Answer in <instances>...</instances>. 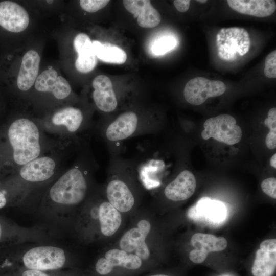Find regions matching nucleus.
Here are the masks:
<instances>
[{
    "label": "nucleus",
    "mask_w": 276,
    "mask_h": 276,
    "mask_svg": "<svg viewBox=\"0 0 276 276\" xmlns=\"http://www.w3.org/2000/svg\"><path fill=\"white\" fill-rule=\"evenodd\" d=\"M107 179L103 190L107 200L122 214L132 216L137 211L144 189L132 160L110 153Z\"/></svg>",
    "instance_id": "obj_1"
},
{
    "label": "nucleus",
    "mask_w": 276,
    "mask_h": 276,
    "mask_svg": "<svg viewBox=\"0 0 276 276\" xmlns=\"http://www.w3.org/2000/svg\"><path fill=\"white\" fill-rule=\"evenodd\" d=\"M157 125L151 117L140 116L135 111L129 110L109 120L103 126L102 133L110 153L120 154L121 145L124 141L151 134Z\"/></svg>",
    "instance_id": "obj_2"
},
{
    "label": "nucleus",
    "mask_w": 276,
    "mask_h": 276,
    "mask_svg": "<svg viewBox=\"0 0 276 276\" xmlns=\"http://www.w3.org/2000/svg\"><path fill=\"white\" fill-rule=\"evenodd\" d=\"M128 228L124 229L113 246L140 257L152 270L156 262L151 244L153 223L151 215L136 212Z\"/></svg>",
    "instance_id": "obj_3"
},
{
    "label": "nucleus",
    "mask_w": 276,
    "mask_h": 276,
    "mask_svg": "<svg viewBox=\"0 0 276 276\" xmlns=\"http://www.w3.org/2000/svg\"><path fill=\"white\" fill-rule=\"evenodd\" d=\"M8 135L16 164L24 165L40 154L39 130L32 121L26 118L14 121L9 128Z\"/></svg>",
    "instance_id": "obj_4"
},
{
    "label": "nucleus",
    "mask_w": 276,
    "mask_h": 276,
    "mask_svg": "<svg viewBox=\"0 0 276 276\" xmlns=\"http://www.w3.org/2000/svg\"><path fill=\"white\" fill-rule=\"evenodd\" d=\"M95 271L98 276H137L151 269L137 256L113 246L98 258Z\"/></svg>",
    "instance_id": "obj_5"
},
{
    "label": "nucleus",
    "mask_w": 276,
    "mask_h": 276,
    "mask_svg": "<svg viewBox=\"0 0 276 276\" xmlns=\"http://www.w3.org/2000/svg\"><path fill=\"white\" fill-rule=\"evenodd\" d=\"M88 183L81 169L73 168L64 173L51 187L50 196L57 203L75 205L85 199Z\"/></svg>",
    "instance_id": "obj_6"
},
{
    "label": "nucleus",
    "mask_w": 276,
    "mask_h": 276,
    "mask_svg": "<svg viewBox=\"0 0 276 276\" xmlns=\"http://www.w3.org/2000/svg\"><path fill=\"white\" fill-rule=\"evenodd\" d=\"M216 44L218 57L233 62L249 52L251 41L246 30L234 27L221 29L216 35Z\"/></svg>",
    "instance_id": "obj_7"
},
{
    "label": "nucleus",
    "mask_w": 276,
    "mask_h": 276,
    "mask_svg": "<svg viewBox=\"0 0 276 276\" xmlns=\"http://www.w3.org/2000/svg\"><path fill=\"white\" fill-rule=\"evenodd\" d=\"M201 133L203 139L211 137L227 145L238 143L242 138L241 127L236 124L235 118L229 114H220L207 119Z\"/></svg>",
    "instance_id": "obj_8"
},
{
    "label": "nucleus",
    "mask_w": 276,
    "mask_h": 276,
    "mask_svg": "<svg viewBox=\"0 0 276 276\" xmlns=\"http://www.w3.org/2000/svg\"><path fill=\"white\" fill-rule=\"evenodd\" d=\"M22 260L27 268L41 271L61 268L65 264L66 258L61 248L42 246L29 250L24 255Z\"/></svg>",
    "instance_id": "obj_9"
},
{
    "label": "nucleus",
    "mask_w": 276,
    "mask_h": 276,
    "mask_svg": "<svg viewBox=\"0 0 276 276\" xmlns=\"http://www.w3.org/2000/svg\"><path fill=\"white\" fill-rule=\"evenodd\" d=\"M225 90L226 85L221 81L197 77L187 83L183 89V96L189 103L199 105L210 98L222 95Z\"/></svg>",
    "instance_id": "obj_10"
},
{
    "label": "nucleus",
    "mask_w": 276,
    "mask_h": 276,
    "mask_svg": "<svg viewBox=\"0 0 276 276\" xmlns=\"http://www.w3.org/2000/svg\"><path fill=\"white\" fill-rule=\"evenodd\" d=\"M190 241L194 249L190 252L189 258L196 264L204 262L210 252L223 250L227 246L225 238L202 233L194 234Z\"/></svg>",
    "instance_id": "obj_11"
},
{
    "label": "nucleus",
    "mask_w": 276,
    "mask_h": 276,
    "mask_svg": "<svg viewBox=\"0 0 276 276\" xmlns=\"http://www.w3.org/2000/svg\"><path fill=\"white\" fill-rule=\"evenodd\" d=\"M30 22L27 10L18 3L0 2V26L8 31L19 33L25 30Z\"/></svg>",
    "instance_id": "obj_12"
},
{
    "label": "nucleus",
    "mask_w": 276,
    "mask_h": 276,
    "mask_svg": "<svg viewBox=\"0 0 276 276\" xmlns=\"http://www.w3.org/2000/svg\"><path fill=\"white\" fill-rule=\"evenodd\" d=\"M226 214V207L222 202L208 197L200 198L188 212L191 219L215 223L224 221Z\"/></svg>",
    "instance_id": "obj_13"
},
{
    "label": "nucleus",
    "mask_w": 276,
    "mask_h": 276,
    "mask_svg": "<svg viewBox=\"0 0 276 276\" xmlns=\"http://www.w3.org/2000/svg\"><path fill=\"white\" fill-rule=\"evenodd\" d=\"M196 187V181L194 174L189 170H184L166 186L163 194L167 200L180 202L191 197Z\"/></svg>",
    "instance_id": "obj_14"
},
{
    "label": "nucleus",
    "mask_w": 276,
    "mask_h": 276,
    "mask_svg": "<svg viewBox=\"0 0 276 276\" xmlns=\"http://www.w3.org/2000/svg\"><path fill=\"white\" fill-rule=\"evenodd\" d=\"M93 98L97 107L105 113L113 112L118 102L110 79L106 76H97L93 80Z\"/></svg>",
    "instance_id": "obj_15"
},
{
    "label": "nucleus",
    "mask_w": 276,
    "mask_h": 276,
    "mask_svg": "<svg viewBox=\"0 0 276 276\" xmlns=\"http://www.w3.org/2000/svg\"><path fill=\"white\" fill-rule=\"evenodd\" d=\"M34 86L37 91L51 93L59 100L67 98L72 91L67 80L52 68L45 70L38 75Z\"/></svg>",
    "instance_id": "obj_16"
},
{
    "label": "nucleus",
    "mask_w": 276,
    "mask_h": 276,
    "mask_svg": "<svg viewBox=\"0 0 276 276\" xmlns=\"http://www.w3.org/2000/svg\"><path fill=\"white\" fill-rule=\"evenodd\" d=\"M125 8L137 17L138 25L143 28H151L156 27L161 21L158 11L155 9L149 0H124Z\"/></svg>",
    "instance_id": "obj_17"
},
{
    "label": "nucleus",
    "mask_w": 276,
    "mask_h": 276,
    "mask_svg": "<svg viewBox=\"0 0 276 276\" xmlns=\"http://www.w3.org/2000/svg\"><path fill=\"white\" fill-rule=\"evenodd\" d=\"M40 58L37 52L30 50L24 55L17 78V86L27 91L35 84L38 76Z\"/></svg>",
    "instance_id": "obj_18"
},
{
    "label": "nucleus",
    "mask_w": 276,
    "mask_h": 276,
    "mask_svg": "<svg viewBox=\"0 0 276 276\" xmlns=\"http://www.w3.org/2000/svg\"><path fill=\"white\" fill-rule=\"evenodd\" d=\"M73 45L77 54L75 63L76 70L82 73L91 71L97 64V57L89 36L85 33L77 34L74 39Z\"/></svg>",
    "instance_id": "obj_19"
},
{
    "label": "nucleus",
    "mask_w": 276,
    "mask_h": 276,
    "mask_svg": "<svg viewBox=\"0 0 276 276\" xmlns=\"http://www.w3.org/2000/svg\"><path fill=\"white\" fill-rule=\"evenodd\" d=\"M55 166L54 160L51 157L44 156L36 158L21 167L20 175L23 179L28 181H43L54 174Z\"/></svg>",
    "instance_id": "obj_20"
},
{
    "label": "nucleus",
    "mask_w": 276,
    "mask_h": 276,
    "mask_svg": "<svg viewBox=\"0 0 276 276\" xmlns=\"http://www.w3.org/2000/svg\"><path fill=\"white\" fill-rule=\"evenodd\" d=\"M227 2L235 11L258 17L269 16L276 9V3L273 0H228Z\"/></svg>",
    "instance_id": "obj_21"
},
{
    "label": "nucleus",
    "mask_w": 276,
    "mask_h": 276,
    "mask_svg": "<svg viewBox=\"0 0 276 276\" xmlns=\"http://www.w3.org/2000/svg\"><path fill=\"white\" fill-rule=\"evenodd\" d=\"M276 269V250L258 249L255 255L251 273L254 276H272Z\"/></svg>",
    "instance_id": "obj_22"
},
{
    "label": "nucleus",
    "mask_w": 276,
    "mask_h": 276,
    "mask_svg": "<svg viewBox=\"0 0 276 276\" xmlns=\"http://www.w3.org/2000/svg\"><path fill=\"white\" fill-rule=\"evenodd\" d=\"M84 116L80 109L73 107L62 108L53 115L52 121L55 125H63L68 131L75 132L81 126Z\"/></svg>",
    "instance_id": "obj_23"
},
{
    "label": "nucleus",
    "mask_w": 276,
    "mask_h": 276,
    "mask_svg": "<svg viewBox=\"0 0 276 276\" xmlns=\"http://www.w3.org/2000/svg\"><path fill=\"white\" fill-rule=\"evenodd\" d=\"M92 44L96 57L102 61L115 64H123L126 61L127 55L119 47L98 40L92 41Z\"/></svg>",
    "instance_id": "obj_24"
},
{
    "label": "nucleus",
    "mask_w": 276,
    "mask_h": 276,
    "mask_svg": "<svg viewBox=\"0 0 276 276\" xmlns=\"http://www.w3.org/2000/svg\"><path fill=\"white\" fill-rule=\"evenodd\" d=\"M176 39L171 36H164L156 40L152 44L151 51L155 55H162L173 49Z\"/></svg>",
    "instance_id": "obj_25"
},
{
    "label": "nucleus",
    "mask_w": 276,
    "mask_h": 276,
    "mask_svg": "<svg viewBox=\"0 0 276 276\" xmlns=\"http://www.w3.org/2000/svg\"><path fill=\"white\" fill-rule=\"evenodd\" d=\"M109 2L108 0H81L79 3L84 11L94 13L105 7Z\"/></svg>",
    "instance_id": "obj_26"
},
{
    "label": "nucleus",
    "mask_w": 276,
    "mask_h": 276,
    "mask_svg": "<svg viewBox=\"0 0 276 276\" xmlns=\"http://www.w3.org/2000/svg\"><path fill=\"white\" fill-rule=\"evenodd\" d=\"M264 72L269 78H276V51L270 52L266 57Z\"/></svg>",
    "instance_id": "obj_27"
},
{
    "label": "nucleus",
    "mask_w": 276,
    "mask_h": 276,
    "mask_svg": "<svg viewBox=\"0 0 276 276\" xmlns=\"http://www.w3.org/2000/svg\"><path fill=\"white\" fill-rule=\"evenodd\" d=\"M263 192L272 198H276V179L270 177L265 179L261 183Z\"/></svg>",
    "instance_id": "obj_28"
},
{
    "label": "nucleus",
    "mask_w": 276,
    "mask_h": 276,
    "mask_svg": "<svg viewBox=\"0 0 276 276\" xmlns=\"http://www.w3.org/2000/svg\"><path fill=\"white\" fill-rule=\"evenodd\" d=\"M264 123L269 130H276V108L275 107L269 109Z\"/></svg>",
    "instance_id": "obj_29"
},
{
    "label": "nucleus",
    "mask_w": 276,
    "mask_h": 276,
    "mask_svg": "<svg viewBox=\"0 0 276 276\" xmlns=\"http://www.w3.org/2000/svg\"><path fill=\"white\" fill-rule=\"evenodd\" d=\"M265 144L269 149H275L276 148V130H269L265 139Z\"/></svg>",
    "instance_id": "obj_30"
},
{
    "label": "nucleus",
    "mask_w": 276,
    "mask_h": 276,
    "mask_svg": "<svg viewBox=\"0 0 276 276\" xmlns=\"http://www.w3.org/2000/svg\"><path fill=\"white\" fill-rule=\"evenodd\" d=\"M175 8L180 12H185L189 8L190 1L175 0L173 2Z\"/></svg>",
    "instance_id": "obj_31"
},
{
    "label": "nucleus",
    "mask_w": 276,
    "mask_h": 276,
    "mask_svg": "<svg viewBox=\"0 0 276 276\" xmlns=\"http://www.w3.org/2000/svg\"><path fill=\"white\" fill-rule=\"evenodd\" d=\"M260 248L267 250H276V239H267L262 242L260 245Z\"/></svg>",
    "instance_id": "obj_32"
},
{
    "label": "nucleus",
    "mask_w": 276,
    "mask_h": 276,
    "mask_svg": "<svg viewBox=\"0 0 276 276\" xmlns=\"http://www.w3.org/2000/svg\"><path fill=\"white\" fill-rule=\"evenodd\" d=\"M22 276H50L45 274L40 270H28L25 271L22 274Z\"/></svg>",
    "instance_id": "obj_33"
},
{
    "label": "nucleus",
    "mask_w": 276,
    "mask_h": 276,
    "mask_svg": "<svg viewBox=\"0 0 276 276\" xmlns=\"http://www.w3.org/2000/svg\"><path fill=\"white\" fill-rule=\"evenodd\" d=\"M7 202L5 195L0 191V209L5 206Z\"/></svg>",
    "instance_id": "obj_34"
},
{
    "label": "nucleus",
    "mask_w": 276,
    "mask_h": 276,
    "mask_svg": "<svg viewBox=\"0 0 276 276\" xmlns=\"http://www.w3.org/2000/svg\"><path fill=\"white\" fill-rule=\"evenodd\" d=\"M145 276H172L171 275L164 273H159V272H151V271H150V272L146 274Z\"/></svg>",
    "instance_id": "obj_35"
},
{
    "label": "nucleus",
    "mask_w": 276,
    "mask_h": 276,
    "mask_svg": "<svg viewBox=\"0 0 276 276\" xmlns=\"http://www.w3.org/2000/svg\"><path fill=\"white\" fill-rule=\"evenodd\" d=\"M270 165L274 168H276V154L274 153L270 158Z\"/></svg>",
    "instance_id": "obj_36"
},
{
    "label": "nucleus",
    "mask_w": 276,
    "mask_h": 276,
    "mask_svg": "<svg viewBox=\"0 0 276 276\" xmlns=\"http://www.w3.org/2000/svg\"><path fill=\"white\" fill-rule=\"evenodd\" d=\"M197 2L199 3H206L207 1H204V0H203V1L200 0V1H197Z\"/></svg>",
    "instance_id": "obj_37"
},
{
    "label": "nucleus",
    "mask_w": 276,
    "mask_h": 276,
    "mask_svg": "<svg viewBox=\"0 0 276 276\" xmlns=\"http://www.w3.org/2000/svg\"><path fill=\"white\" fill-rule=\"evenodd\" d=\"M1 234H2V228H1V224H0V239H1Z\"/></svg>",
    "instance_id": "obj_38"
}]
</instances>
